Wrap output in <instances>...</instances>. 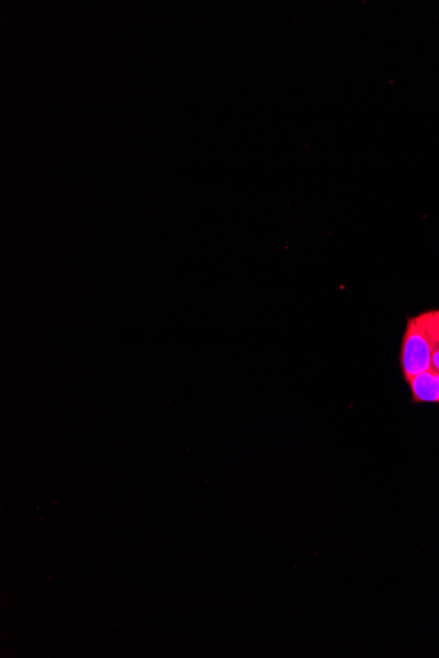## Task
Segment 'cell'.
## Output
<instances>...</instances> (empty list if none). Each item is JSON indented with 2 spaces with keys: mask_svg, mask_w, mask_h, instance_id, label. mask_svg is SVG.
Listing matches in <instances>:
<instances>
[{
  "mask_svg": "<svg viewBox=\"0 0 439 658\" xmlns=\"http://www.w3.org/2000/svg\"><path fill=\"white\" fill-rule=\"evenodd\" d=\"M416 404H439L438 373L428 370L407 381Z\"/></svg>",
  "mask_w": 439,
  "mask_h": 658,
  "instance_id": "2",
  "label": "cell"
},
{
  "mask_svg": "<svg viewBox=\"0 0 439 658\" xmlns=\"http://www.w3.org/2000/svg\"><path fill=\"white\" fill-rule=\"evenodd\" d=\"M438 377H439V373H438Z\"/></svg>",
  "mask_w": 439,
  "mask_h": 658,
  "instance_id": "5",
  "label": "cell"
},
{
  "mask_svg": "<svg viewBox=\"0 0 439 658\" xmlns=\"http://www.w3.org/2000/svg\"><path fill=\"white\" fill-rule=\"evenodd\" d=\"M437 346L439 330L434 312L409 318L400 355L405 381L432 368V355Z\"/></svg>",
  "mask_w": 439,
  "mask_h": 658,
  "instance_id": "1",
  "label": "cell"
},
{
  "mask_svg": "<svg viewBox=\"0 0 439 658\" xmlns=\"http://www.w3.org/2000/svg\"><path fill=\"white\" fill-rule=\"evenodd\" d=\"M430 370L439 373V346H437L433 351L432 368H430Z\"/></svg>",
  "mask_w": 439,
  "mask_h": 658,
  "instance_id": "3",
  "label": "cell"
},
{
  "mask_svg": "<svg viewBox=\"0 0 439 658\" xmlns=\"http://www.w3.org/2000/svg\"><path fill=\"white\" fill-rule=\"evenodd\" d=\"M434 317H436L438 330H439V310H434Z\"/></svg>",
  "mask_w": 439,
  "mask_h": 658,
  "instance_id": "4",
  "label": "cell"
}]
</instances>
